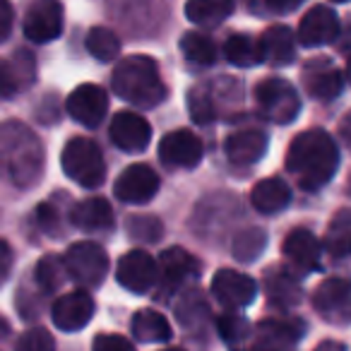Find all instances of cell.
Instances as JSON below:
<instances>
[{
	"instance_id": "obj_15",
	"label": "cell",
	"mask_w": 351,
	"mask_h": 351,
	"mask_svg": "<svg viewBox=\"0 0 351 351\" xmlns=\"http://www.w3.org/2000/svg\"><path fill=\"white\" fill-rule=\"evenodd\" d=\"M159 159L169 169H193L202 159V142L191 130H173L159 142Z\"/></svg>"
},
{
	"instance_id": "obj_25",
	"label": "cell",
	"mask_w": 351,
	"mask_h": 351,
	"mask_svg": "<svg viewBox=\"0 0 351 351\" xmlns=\"http://www.w3.org/2000/svg\"><path fill=\"white\" fill-rule=\"evenodd\" d=\"M250 202L263 215H277V212L287 210L291 202L289 183L282 178H265V181L255 183L253 193H250Z\"/></svg>"
},
{
	"instance_id": "obj_12",
	"label": "cell",
	"mask_w": 351,
	"mask_h": 351,
	"mask_svg": "<svg viewBox=\"0 0 351 351\" xmlns=\"http://www.w3.org/2000/svg\"><path fill=\"white\" fill-rule=\"evenodd\" d=\"M212 293L229 311H239L255 301L258 284L248 274L234 272V269H219L212 279Z\"/></svg>"
},
{
	"instance_id": "obj_26",
	"label": "cell",
	"mask_w": 351,
	"mask_h": 351,
	"mask_svg": "<svg viewBox=\"0 0 351 351\" xmlns=\"http://www.w3.org/2000/svg\"><path fill=\"white\" fill-rule=\"evenodd\" d=\"M132 335L135 339L145 341V344H159V341L171 339V325L159 311H152V308H142L132 315Z\"/></svg>"
},
{
	"instance_id": "obj_16",
	"label": "cell",
	"mask_w": 351,
	"mask_h": 351,
	"mask_svg": "<svg viewBox=\"0 0 351 351\" xmlns=\"http://www.w3.org/2000/svg\"><path fill=\"white\" fill-rule=\"evenodd\" d=\"M111 142L123 152H142L152 142V125L147 118H142L135 111H121L113 116L108 128Z\"/></svg>"
},
{
	"instance_id": "obj_39",
	"label": "cell",
	"mask_w": 351,
	"mask_h": 351,
	"mask_svg": "<svg viewBox=\"0 0 351 351\" xmlns=\"http://www.w3.org/2000/svg\"><path fill=\"white\" fill-rule=\"evenodd\" d=\"M15 351H56V339L44 327H32L17 339Z\"/></svg>"
},
{
	"instance_id": "obj_27",
	"label": "cell",
	"mask_w": 351,
	"mask_h": 351,
	"mask_svg": "<svg viewBox=\"0 0 351 351\" xmlns=\"http://www.w3.org/2000/svg\"><path fill=\"white\" fill-rule=\"evenodd\" d=\"M32 82H34V58L27 51H17L10 60L3 63V97L29 87Z\"/></svg>"
},
{
	"instance_id": "obj_38",
	"label": "cell",
	"mask_w": 351,
	"mask_h": 351,
	"mask_svg": "<svg viewBox=\"0 0 351 351\" xmlns=\"http://www.w3.org/2000/svg\"><path fill=\"white\" fill-rule=\"evenodd\" d=\"M125 229L130 234V239L145 241V243H154V241L161 239V221L154 219V217H145V215L128 217Z\"/></svg>"
},
{
	"instance_id": "obj_18",
	"label": "cell",
	"mask_w": 351,
	"mask_h": 351,
	"mask_svg": "<svg viewBox=\"0 0 351 351\" xmlns=\"http://www.w3.org/2000/svg\"><path fill=\"white\" fill-rule=\"evenodd\" d=\"M337 36H339V17L327 5L311 8L298 25V41L308 49L332 44Z\"/></svg>"
},
{
	"instance_id": "obj_10",
	"label": "cell",
	"mask_w": 351,
	"mask_h": 351,
	"mask_svg": "<svg viewBox=\"0 0 351 351\" xmlns=\"http://www.w3.org/2000/svg\"><path fill=\"white\" fill-rule=\"evenodd\" d=\"M159 193V176L147 164H132L118 176L113 195L128 205H145Z\"/></svg>"
},
{
	"instance_id": "obj_45",
	"label": "cell",
	"mask_w": 351,
	"mask_h": 351,
	"mask_svg": "<svg viewBox=\"0 0 351 351\" xmlns=\"http://www.w3.org/2000/svg\"><path fill=\"white\" fill-rule=\"evenodd\" d=\"M315 351H346V346L341 341H322Z\"/></svg>"
},
{
	"instance_id": "obj_36",
	"label": "cell",
	"mask_w": 351,
	"mask_h": 351,
	"mask_svg": "<svg viewBox=\"0 0 351 351\" xmlns=\"http://www.w3.org/2000/svg\"><path fill=\"white\" fill-rule=\"evenodd\" d=\"M176 315L181 320L183 327L193 330V327H200L202 320H207V303L205 298L197 291H188L186 296L181 298V303L176 306Z\"/></svg>"
},
{
	"instance_id": "obj_4",
	"label": "cell",
	"mask_w": 351,
	"mask_h": 351,
	"mask_svg": "<svg viewBox=\"0 0 351 351\" xmlns=\"http://www.w3.org/2000/svg\"><path fill=\"white\" fill-rule=\"evenodd\" d=\"M60 164L70 181H75L77 186L94 191L104 183L106 178V164H104V154L99 149V145L89 137H73L65 145Z\"/></svg>"
},
{
	"instance_id": "obj_9",
	"label": "cell",
	"mask_w": 351,
	"mask_h": 351,
	"mask_svg": "<svg viewBox=\"0 0 351 351\" xmlns=\"http://www.w3.org/2000/svg\"><path fill=\"white\" fill-rule=\"evenodd\" d=\"M63 5L58 0H36L27 10L22 29L29 41L49 44L63 34Z\"/></svg>"
},
{
	"instance_id": "obj_37",
	"label": "cell",
	"mask_w": 351,
	"mask_h": 351,
	"mask_svg": "<svg viewBox=\"0 0 351 351\" xmlns=\"http://www.w3.org/2000/svg\"><path fill=\"white\" fill-rule=\"evenodd\" d=\"M219 335L229 346H241L250 339V325L245 317L236 315V313H226L219 317Z\"/></svg>"
},
{
	"instance_id": "obj_5",
	"label": "cell",
	"mask_w": 351,
	"mask_h": 351,
	"mask_svg": "<svg viewBox=\"0 0 351 351\" xmlns=\"http://www.w3.org/2000/svg\"><path fill=\"white\" fill-rule=\"evenodd\" d=\"M255 101L267 121L272 123H291L301 111V99L296 89L284 77H267L255 87Z\"/></svg>"
},
{
	"instance_id": "obj_42",
	"label": "cell",
	"mask_w": 351,
	"mask_h": 351,
	"mask_svg": "<svg viewBox=\"0 0 351 351\" xmlns=\"http://www.w3.org/2000/svg\"><path fill=\"white\" fill-rule=\"evenodd\" d=\"M12 29V5L10 0H0V39H8Z\"/></svg>"
},
{
	"instance_id": "obj_44",
	"label": "cell",
	"mask_w": 351,
	"mask_h": 351,
	"mask_svg": "<svg viewBox=\"0 0 351 351\" xmlns=\"http://www.w3.org/2000/svg\"><path fill=\"white\" fill-rule=\"evenodd\" d=\"M339 132H341V137H344L346 147H349V149H351V111L346 113L344 118H341V123H339Z\"/></svg>"
},
{
	"instance_id": "obj_13",
	"label": "cell",
	"mask_w": 351,
	"mask_h": 351,
	"mask_svg": "<svg viewBox=\"0 0 351 351\" xmlns=\"http://www.w3.org/2000/svg\"><path fill=\"white\" fill-rule=\"evenodd\" d=\"M94 315V298L89 291L80 289V291H70L58 296V301L51 308V317L53 325L63 332H77L89 325Z\"/></svg>"
},
{
	"instance_id": "obj_50",
	"label": "cell",
	"mask_w": 351,
	"mask_h": 351,
	"mask_svg": "<svg viewBox=\"0 0 351 351\" xmlns=\"http://www.w3.org/2000/svg\"><path fill=\"white\" fill-rule=\"evenodd\" d=\"M332 3H346V0H332Z\"/></svg>"
},
{
	"instance_id": "obj_1",
	"label": "cell",
	"mask_w": 351,
	"mask_h": 351,
	"mask_svg": "<svg viewBox=\"0 0 351 351\" xmlns=\"http://www.w3.org/2000/svg\"><path fill=\"white\" fill-rule=\"evenodd\" d=\"M339 166V149L335 140L320 128L293 137L287 152V169L298 178L303 191H320L332 181Z\"/></svg>"
},
{
	"instance_id": "obj_29",
	"label": "cell",
	"mask_w": 351,
	"mask_h": 351,
	"mask_svg": "<svg viewBox=\"0 0 351 351\" xmlns=\"http://www.w3.org/2000/svg\"><path fill=\"white\" fill-rule=\"evenodd\" d=\"M234 12V0H188L186 17L200 27H219Z\"/></svg>"
},
{
	"instance_id": "obj_23",
	"label": "cell",
	"mask_w": 351,
	"mask_h": 351,
	"mask_svg": "<svg viewBox=\"0 0 351 351\" xmlns=\"http://www.w3.org/2000/svg\"><path fill=\"white\" fill-rule=\"evenodd\" d=\"M260 46H263L265 63L274 65V68H284L296 58V41H293L291 29L284 25H274L265 29Z\"/></svg>"
},
{
	"instance_id": "obj_35",
	"label": "cell",
	"mask_w": 351,
	"mask_h": 351,
	"mask_svg": "<svg viewBox=\"0 0 351 351\" xmlns=\"http://www.w3.org/2000/svg\"><path fill=\"white\" fill-rule=\"evenodd\" d=\"M63 272H68V269H65V260H58V258H53V255H49V258H44L36 265V284H39L46 293L58 291V289L63 287L65 277H70V274H63Z\"/></svg>"
},
{
	"instance_id": "obj_11",
	"label": "cell",
	"mask_w": 351,
	"mask_h": 351,
	"mask_svg": "<svg viewBox=\"0 0 351 351\" xmlns=\"http://www.w3.org/2000/svg\"><path fill=\"white\" fill-rule=\"evenodd\" d=\"M156 277H159V265L145 250H130L118 260L116 279L130 293H147L156 284Z\"/></svg>"
},
{
	"instance_id": "obj_22",
	"label": "cell",
	"mask_w": 351,
	"mask_h": 351,
	"mask_svg": "<svg viewBox=\"0 0 351 351\" xmlns=\"http://www.w3.org/2000/svg\"><path fill=\"white\" fill-rule=\"evenodd\" d=\"M265 289H267L269 303L277 308H293L303 298V287L298 274H293V269H287L282 265H277L265 274Z\"/></svg>"
},
{
	"instance_id": "obj_47",
	"label": "cell",
	"mask_w": 351,
	"mask_h": 351,
	"mask_svg": "<svg viewBox=\"0 0 351 351\" xmlns=\"http://www.w3.org/2000/svg\"><path fill=\"white\" fill-rule=\"evenodd\" d=\"M346 80H349V84H351V58H349V63H346Z\"/></svg>"
},
{
	"instance_id": "obj_3",
	"label": "cell",
	"mask_w": 351,
	"mask_h": 351,
	"mask_svg": "<svg viewBox=\"0 0 351 351\" xmlns=\"http://www.w3.org/2000/svg\"><path fill=\"white\" fill-rule=\"evenodd\" d=\"M3 154L12 183L20 188H32L41 178L44 169V149L36 135L22 123L3 125Z\"/></svg>"
},
{
	"instance_id": "obj_21",
	"label": "cell",
	"mask_w": 351,
	"mask_h": 351,
	"mask_svg": "<svg viewBox=\"0 0 351 351\" xmlns=\"http://www.w3.org/2000/svg\"><path fill=\"white\" fill-rule=\"evenodd\" d=\"M226 159L234 166L258 164L267 152V135L260 130H239L226 137Z\"/></svg>"
},
{
	"instance_id": "obj_46",
	"label": "cell",
	"mask_w": 351,
	"mask_h": 351,
	"mask_svg": "<svg viewBox=\"0 0 351 351\" xmlns=\"http://www.w3.org/2000/svg\"><path fill=\"white\" fill-rule=\"evenodd\" d=\"M3 258H5V263H3V277H8V272H10V245L3 243Z\"/></svg>"
},
{
	"instance_id": "obj_20",
	"label": "cell",
	"mask_w": 351,
	"mask_h": 351,
	"mask_svg": "<svg viewBox=\"0 0 351 351\" xmlns=\"http://www.w3.org/2000/svg\"><path fill=\"white\" fill-rule=\"evenodd\" d=\"M202 265L197 258H193L188 250L183 248H169L161 253L159 258V272H161V282L166 289H178L186 282L195 279L200 274Z\"/></svg>"
},
{
	"instance_id": "obj_17",
	"label": "cell",
	"mask_w": 351,
	"mask_h": 351,
	"mask_svg": "<svg viewBox=\"0 0 351 351\" xmlns=\"http://www.w3.org/2000/svg\"><path fill=\"white\" fill-rule=\"evenodd\" d=\"M68 113L84 128H97L108 113V97L99 84H80L68 97Z\"/></svg>"
},
{
	"instance_id": "obj_6",
	"label": "cell",
	"mask_w": 351,
	"mask_h": 351,
	"mask_svg": "<svg viewBox=\"0 0 351 351\" xmlns=\"http://www.w3.org/2000/svg\"><path fill=\"white\" fill-rule=\"evenodd\" d=\"M65 269H68L70 279L84 289L99 287L108 272V255L94 241H82V243H73L65 253Z\"/></svg>"
},
{
	"instance_id": "obj_7",
	"label": "cell",
	"mask_w": 351,
	"mask_h": 351,
	"mask_svg": "<svg viewBox=\"0 0 351 351\" xmlns=\"http://www.w3.org/2000/svg\"><path fill=\"white\" fill-rule=\"evenodd\" d=\"M313 308L322 320L332 325L351 322V279L332 277L322 282L313 293Z\"/></svg>"
},
{
	"instance_id": "obj_14",
	"label": "cell",
	"mask_w": 351,
	"mask_h": 351,
	"mask_svg": "<svg viewBox=\"0 0 351 351\" xmlns=\"http://www.w3.org/2000/svg\"><path fill=\"white\" fill-rule=\"evenodd\" d=\"M303 87L311 94L313 99H320V101H330L337 99L344 89V77L335 68V63L327 58H313L303 65L301 70Z\"/></svg>"
},
{
	"instance_id": "obj_31",
	"label": "cell",
	"mask_w": 351,
	"mask_h": 351,
	"mask_svg": "<svg viewBox=\"0 0 351 351\" xmlns=\"http://www.w3.org/2000/svg\"><path fill=\"white\" fill-rule=\"evenodd\" d=\"M181 51L186 60L195 68H212L217 63V46L207 34L188 32L181 39Z\"/></svg>"
},
{
	"instance_id": "obj_8",
	"label": "cell",
	"mask_w": 351,
	"mask_h": 351,
	"mask_svg": "<svg viewBox=\"0 0 351 351\" xmlns=\"http://www.w3.org/2000/svg\"><path fill=\"white\" fill-rule=\"evenodd\" d=\"M306 325L296 317H279V320H263L255 330L250 351H296L303 339Z\"/></svg>"
},
{
	"instance_id": "obj_30",
	"label": "cell",
	"mask_w": 351,
	"mask_h": 351,
	"mask_svg": "<svg viewBox=\"0 0 351 351\" xmlns=\"http://www.w3.org/2000/svg\"><path fill=\"white\" fill-rule=\"evenodd\" d=\"M325 250L332 258H351V210H339L332 217L325 234Z\"/></svg>"
},
{
	"instance_id": "obj_24",
	"label": "cell",
	"mask_w": 351,
	"mask_h": 351,
	"mask_svg": "<svg viewBox=\"0 0 351 351\" xmlns=\"http://www.w3.org/2000/svg\"><path fill=\"white\" fill-rule=\"evenodd\" d=\"M73 224L82 231H108L113 229V207L104 197H87L73 210Z\"/></svg>"
},
{
	"instance_id": "obj_48",
	"label": "cell",
	"mask_w": 351,
	"mask_h": 351,
	"mask_svg": "<svg viewBox=\"0 0 351 351\" xmlns=\"http://www.w3.org/2000/svg\"><path fill=\"white\" fill-rule=\"evenodd\" d=\"M346 193H349V195H351V178H349V186H346Z\"/></svg>"
},
{
	"instance_id": "obj_49",
	"label": "cell",
	"mask_w": 351,
	"mask_h": 351,
	"mask_svg": "<svg viewBox=\"0 0 351 351\" xmlns=\"http://www.w3.org/2000/svg\"><path fill=\"white\" fill-rule=\"evenodd\" d=\"M164 351H183V349H164Z\"/></svg>"
},
{
	"instance_id": "obj_32",
	"label": "cell",
	"mask_w": 351,
	"mask_h": 351,
	"mask_svg": "<svg viewBox=\"0 0 351 351\" xmlns=\"http://www.w3.org/2000/svg\"><path fill=\"white\" fill-rule=\"evenodd\" d=\"M87 51H89V56H94V58L101 60V63H111V60H116L118 53H121V41H118V36L113 34L111 29H106V27H94L87 34Z\"/></svg>"
},
{
	"instance_id": "obj_2",
	"label": "cell",
	"mask_w": 351,
	"mask_h": 351,
	"mask_svg": "<svg viewBox=\"0 0 351 351\" xmlns=\"http://www.w3.org/2000/svg\"><path fill=\"white\" fill-rule=\"evenodd\" d=\"M111 84L123 101L140 108H154L166 99V84L161 82L159 65L149 56L123 58L113 70Z\"/></svg>"
},
{
	"instance_id": "obj_34",
	"label": "cell",
	"mask_w": 351,
	"mask_h": 351,
	"mask_svg": "<svg viewBox=\"0 0 351 351\" xmlns=\"http://www.w3.org/2000/svg\"><path fill=\"white\" fill-rule=\"evenodd\" d=\"M265 245H267V234L263 229L241 231L234 239V255L239 263H253L265 253Z\"/></svg>"
},
{
	"instance_id": "obj_33",
	"label": "cell",
	"mask_w": 351,
	"mask_h": 351,
	"mask_svg": "<svg viewBox=\"0 0 351 351\" xmlns=\"http://www.w3.org/2000/svg\"><path fill=\"white\" fill-rule=\"evenodd\" d=\"M188 108H191V116L195 118V123L207 125L217 118V99L215 89L210 84H200L188 94Z\"/></svg>"
},
{
	"instance_id": "obj_43",
	"label": "cell",
	"mask_w": 351,
	"mask_h": 351,
	"mask_svg": "<svg viewBox=\"0 0 351 351\" xmlns=\"http://www.w3.org/2000/svg\"><path fill=\"white\" fill-rule=\"evenodd\" d=\"M301 3L303 0H265V5L272 12H277V15H289V12L296 10Z\"/></svg>"
},
{
	"instance_id": "obj_19",
	"label": "cell",
	"mask_w": 351,
	"mask_h": 351,
	"mask_svg": "<svg viewBox=\"0 0 351 351\" xmlns=\"http://www.w3.org/2000/svg\"><path fill=\"white\" fill-rule=\"evenodd\" d=\"M287 260L298 269V272H317L320 269V255L322 248L317 239L308 229H293L284 239L282 245Z\"/></svg>"
},
{
	"instance_id": "obj_28",
	"label": "cell",
	"mask_w": 351,
	"mask_h": 351,
	"mask_svg": "<svg viewBox=\"0 0 351 351\" xmlns=\"http://www.w3.org/2000/svg\"><path fill=\"white\" fill-rule=\"evenodd\" d=\"M224 56L229 63L239 65V68H255V65L265 63L263 46L258 39H253L250 34H231L224 44Z\"/></svg>"
},
{
	"instance_id": "obj_40",
	"label": "cell",
	"mask_w": 351,
	"mask_h": 351,
	"mask_svg": "<svg viewBox=\"0 0 351 351\" xmlns=\"http://www.w3.org/2000/svg\"><path fill=\"white\" fill-rule=\"evenodd\" d=\"M92 351H135V346L123 335H97Z\"/></svg>"
},
{
	"instance_id": "obj_41",
	"label": "cell",
	"mask_w": 351,
	"mask_h": 351,
	"mask_svg": "<svg viewBox=\"0 0 351 351\" xmlns=\"http://www.w3.org/2000/svg\"><path fill=\"white\" fill-rule=\"evenodd\" d=\"M36 219H39L41 229L44 231H56L58 229V212L53 210V205H39V210H36Z\"/></svg>"
}]
</instances>
